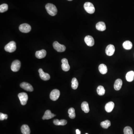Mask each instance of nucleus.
I'll return each instance as SVG.
<instances>
[{
    "label": "nucleus",
    "mask_w": 134,
    "mask_h": 134,
    "mask_svg": "<svg viewBox=\"0 0 134 134\" xmlns=\"http://www.w3.org/2000/svg\"><path fill=\"white\" fill-rule=\"evenodd\" d=\"M45 7L48 13L51 16H55L57 13V8L54 5L51 3H47Z\"/></svg>",
    "instance_id": "nucleus-1"
},
{
    "label": "nucleus",
    "mask_w": 134,
    "mask_h": 134,
    "mask_svg": "<svg viewBox=\"0 0 134 134\" xmlns=\"http://www.w3.org/2000/svg\"><path fill=\"white\" fill-rule=\"evenodd\" d=\"M17 49L16 44L15 42L11 41L5 47V50L7 52L9 53H12L16 50Z\"/></svg>",
    "instance_id": "nucleus-2"
},
{
    "label": "nucleus",
    "mask_w": 134,
    "mask_h": 134,
    "mask_svg": "<svg viewBox=\"0 0 134 134\" xmlns=\"http://www.w3.org/2000/svg\"><path fill=\"white\" fill-rule=\"evenodd\" d=\"M84 8L86 12L89 14H93L95 12V8L92 3L89 2L85 3Z\"/></svg>",
    "instance_id": "nucleus-3"
},
{
    "label": "nucleus",
    "mask_w": 134,
    "mask_h": 134,
    "mask_svg": "<svg viewBox=\"0 0 134 134\" xmlns=\"http://www.w3.org/2000/svg\"><path fill=\"white\" fill-rule=\"evenodd\" d=\"M18 98L20 100L22 105H25L28 100L27 94L25 92H21L18 95Z\"/></svg>",
    "instance_id": "nucleus-4"
},
{
    "label": "nucleus",
    "mask_w": 134,
    "mask_h": 134,
    "mask_svg": "<svg viewBox=\"0 0 134 134\" xmlns=\"http://www.w3.org/2000/svg\"><path fill=\"white\" fill-rule=\"evenodd\" d=\"M53 47L55 50L59 52H64L66 49L65 46L59 44L56 41L54 42L53 43Z\"/></svg>",
    "instance_id": "nucleus-5"
},
{
    "label": "nucleus",
    "mask_w": 134,
    "mask_h": 134,
    "mask_svg": "<svg viewBox=\"0 0 134 134\" xmlns=\"http://www.w3.org/2000/svg\"><path fill=\"white\" fill-rule=\"evenodd\" d=\"M19 30L20 31L23 33H28L31 30V26L26 23L21 24L19 27Z\"/></svg>",
    "instance_id": "nucleus-6"
},
{
    "label": "nucleus",
    "mask_w": 134,
    "mask_h": 134,
    "mask_svg": "<svg viewBox=\"0 0 134 134\" xmlns=\"http://www.w3.org/2000/svg\"><path fill=\"white\" fill-rule=\"evenodd\" d=\"M60 95V92L57 89L52 91L50 94V98L53 101H55L58 99Z\"/></svg>",
    "instance_id": "nucleus-7"
},
{
    "label": "nucleus",
    "mask_w": 134,
    "mask_h": 134,
    "mask_svg": "<svg viewBox=\"0 0 134 134\" xmlns=\"http://www.w3.org/2000/svg\"><path fill=\"white\" fill-rule=\"evenodd\" d=\"M21 66V62L18 60H15L12 63L11 69L12 71L17 72L20 69Z\"/></svg>",
    "instance_id": "nucleus-8"
},
{
    "label": "nucleus",
    "mask_w": 134,
    "mask_h": 134,
    "mask_svg": "<svg viewBox=\"0 0 134 134\" xmlns=\"http://www.w3.org/2000/svg\"><path fill=\"white\" fill-rule=\"evenodd\" d=\"M61 68L65 72L69 71L70 69V66L68 63V60L66 58L63 59L61 60Z\"/></svg>",
    "instance_id": "nucleus-9"
},
{
    "label": "nucleus",
    "mask_w": 134,
    "mask_h": 134,
    "mask_svg": "<svg viewBox=\"0 0 134 134\" xmlns=\"http://www.w3.org/2000/svg\"><path fill=\"white\" fill-rule=\"evenodd\" d=\"M115 48L114 46L112 44H110L106 47L105 53L108 56H111L114 54Z\"/></svg>",
    "instance_id": "nucleus-10"
},
{
    "label": "nucleus",
    "mask_w": 134,
    "mask_h": 134,
    "mask_svg": "<svg viewBox=\"0 0 134 134\" xmlns=\"http://www.w3.org/2000/svg\"><path fill=\"white\" fill-rule=\"evenodd\" d=\"M85 42L87 46L92 47L94 44V40L92 37L90 36H87L85 37L84 39Z\"/></svg>",
    "instance_id": "nucleus-11"
},
{
    "label": "nucleus",
    "mask_w": 134,
    "mask_h": 134,
    "mask_svg": "<svg viewBox=\"0 0 134 134\" xmlns=\"http://www.w3.org/2000/svg\"><path fill=\"white\" fill-rule=\"evenodd\" d=\"M20 86L25 90L29 92H32L34 90L33 87L31 85L25 82L22 83L20 84Z\"/></svg>",
    "instance_id": "nucleus-12"
},
{
    "label": "nucleus",
    "mask_w": 134,
    "mask_h": 134,
    "mask_svg": "<svg viewBox=\"0 0 134 134\" xmlns=\"http://www.w3.org/2000/svg\"><path fill=\"white\" fill-rule=\"evenodd\" d=\"M38 72L40 74V76L42 79L44 80H48L50 79V75L48 73H45L42 69H40L38 70Z\"/></svg>",
    "instance_id": "nucleus-13"
},
{
    "label": "nucleus",
    "mask_w": 134,
    "mask_h": 134,
    "mask_svg": "<svg viewBox=\"0 0 134 134\" xmlns=\"http://www.w3.org/2000/svg\"><path fill=\"white\" fill-rule=\"evenodd\" d=\"M46 51L45 50H42L37 51L36 53V56L38 59L44 58L46 55Z\"/></svg>",
    "instance_id": "nucleus-14"
},
{
    "label": "nucleus",
    "mask_w": 134,
    "mask_h": 134,
    "mask_svg": "<svg viewBox=\"0 0 134 134\" xmlns=\"http://www.w3.org/2000/svg\"><path fill=\"white\" fill-rule=\"evenodd\" d=\"M55 116V114L51 113L50 110H47L45 112L42 118L43 120H49L51 118H53Z\"/></svg>",
    "instance_id": "nucleus-15"
},
{
    "label": "nucleus",
    "mask_w": 134,
    "mask_h": 134,
    "mask_svg": "<svg viewBox=\"0 0 134 134\" xmlns=\"http://www.w3.org/2000/svg\"><path fill=\"white\" fill-rule=\"evenodd\" d=\"M96 29L99 31H104L106 30V27L105 24L103 22H99L96 25Z\"/></svg>",
    "instance_id": "nucleus-16"
},
{
    "label": "nucleus",
    "mask_w": 134,
    "mask_h": 134,
    "mask_svg": "<svg viewBox=\"0 0 134 134\" xmlns=\"http://www.w3.org/2000/svg\"><path fill=\"white\" fill-rule=\"evenodd\" d=\"M114 107V104L113 102H110L107 103L105 105V111L107 113H110L113 109Z\"/></svg>",
    "instance_id": "nucleus-17"
},
{
    "label": "nucleus",
    "mask_w": 134,
    "mask_h": 134,
    "mask_svg": "<svg viewBox=\"0 0 134 134\" xmlns=\"http://www.w3.org/2000/svg\"><path fill=\"white\" fill-rule=\"evenodd\" d=\"M122 80L121 79H118L116 80L114 83V89L116 91L120 90L122 88Z\"/></svg>",
    "instance_id": "nucleus-18"
},
{
    "label": "nucleus",
    "mask_w": 134,
    "mask_h": 134,
    "mask_svg": "<svg viewBox=\"0 0 134 134\" xmlns=\"http://www.w3.org/2000/svg\"><path fill=\"white\" fill-rule=\"evenodd\" d=\"M21 131L22 133L23 134H30L31 132L29 126L26 124H24L22 126L21 128Z\"/></svg>",
    "instance_id": "nucleus-19"
},
{
    "label": "nucleus",
    "mask_w": 134,
    "mask_h": 134,
    "mask_svg": "<svg viewBox=\"0 0 134 134\" xmlns=\"http://www.w3.org/2000/svg\"><path fill=\"white\" fill-rule=\"evenodd\" d=\"M134 79V72L133 71L128 72L126 75V79L129 82L133 81Z\"/></svg>",
    "instance_id": "nucleus-20"
},
{
    "label": "nucleus",
    "mask_w": 134,
    "mask_h": 134,
    "mask_svg": "<svg viewBox=\"0 0 134 134\" xmlns=\"http://www.w3.org/2000/svg\"><path fill=\"white\" fill-rule=\"evenodd\" d=\"M81 109L86 113H89V109L88 103L86 101H84L81 104Z\"/></svg>",
    "instance_id": "nucleus-21"
},
{
    "label": "nucleus",
    "mask_w": 134,
    "mask_h": 134,
    "mask_svg": "<svg viewBox=\"0 0 134 134\" xmlns=\"http://www.w3.org/2000/svg\"><path fill=\"white\" fill-rule=\"evenodd\" d=\"M53 123L56 126H64L67 124V121L65 120H59L58 119H55L53 121Z\"/></svg>",
    "instance_id": "nucleus-22"
},
{
    "label": "nucleus",
    "mask_w": 134,
    "mask_h": 134,
    "mask_svg": "<svg viewBox=\"0 0 134 134\" xmlns=\"http://www.w3.org/2000/svg\"><path fill=\"white\" fill-rule=\"evenodd\" d=\"M99 70L102 74H105L107 72V66L104 64H101L99 66Z\"/></svg>",
    "instance_id": "nucleus-23"
},
{
    "label": "nucleus",
    "mask_w": 134,
    "mask_h": 134,
    "mask_svg": "<svg viewBox=\"0 0 134 134\" xmlns=\"http://www.w3.org/2000/svg\"><path fill=\"white\" fill-rule=\"evenodd\" d=\"M122 46L126 50H130L132 47V43L129 41H126L123 43Z\"/></svg>",
    "instance_id": "nucleus-24"
},
{
    "label": "nucleus",
    "mask_w": 134,
    "mask_h": 134,
    "mask_svg": "<svg viewBox=\"0 0 134 134\" xmlns=\"http://www.w3.org/2000/svg\"><path fill=\"white\" fill-rule=\"evenodd\" d=\"M97 92L98 95L100 96L104 95L105 93V89L102 86H99L97 88Z\"/></svg>",
    "instance_id": "nucleus-25"
},
{
    "label": "nucleus",
    "mask_w": 134,
    "mask_h": 134,
    "mask_svg": "<svg viewBox=\"0 0 134 134\" xmlns=\"http://www.w3.org/2000/svg\"><path fill=\"white\" fill-rule=\"evenodd\" d=\"M111 123V122L109 120H105V121L102 122L101 123V126L103 128L107 129L110 126Z\"/></svg>",
    "instance_id": "nucleus-26"
},
{
    "label": "nucleus",
    "mask_w": 134,
    "mask_h": 134,
    "mask_svg": "<svg viewBox=\"0 0 134 134\" xmlns=\"http://www.w3.org/2000/svg\"><path fill=\"white\" fill-rule=\"evenodd\" d=\"M69 117L71 119H74L76 117L75 110L73 108H70L68 110Z\"/></svg>",
    "instance_id": "nucleus-27"
},
{
    "label": "nucleus",
    "mask_w": 134,
    "mask_h": 134,
    "mask_svg": "<svg viewBox=\"0 0 134 134\" xmlns=\"http://www.w3.org/2000/svg\"><path fill=\"white\" fill-rule=\"evenodd\" d=\"M79 84L78 80L76 78H74L72 80V87L73 89H76L78 86Z\"/></svg>",
    "instance_id": "nucleus-28"
},
{
    "label": "nucleus",
    "mask_w": 134,
    "mask_h": 134,
    "mask_svg": "<svg viewBox=\"0 0 134 134\" xmlns=\"http://www.w3.org/2000/svg\"><path fill=\"white\" fill-rule=\"evenodd\" d=\"M124 134H133V131L131 127L127 126L124 129Z\"/></svg>",
    "instance_id": "nucleus-29"
},
{
    "label": "nucleus",
    "mask_w": 134,
    "mask_h": 134,
    "mask_svg": "<svg viewBox=\"0 0 134 134\" xmlns=\"http://www.w3.org/2000/svg\"><path fill=\"white\" fill-rule=\"evenodd\" d=\"M8 5L4 3L0 6V12L3 13L6 12L8 10Z\"/></svg>",
    "instance_id": "nucleus-30"
},
{
    "label": "nucleus",
    "mask_w": 134,
    "mask_h": 134,
    "mask_svg": "<svg viewBox=\"0 0 134 134\" xmlns=\"http://www.w3.org/2000/svg\"><path fill=\"white\" fill-rule=\"evenodd\" d=\"M7 118H8V116L6 114H4L2 113H0V120L1 121H2L5 119L6 120Z\"/></svg>",
    "instance_id": "nucleus-31"
},
{
    "label": "nucleus",
    "mask_w": 134,
    "mask_h": 134,
    "mask_svg": "<svg viewBox=\"0 0 134 134\" xmlns=\"http://www.w3.org/2000/svg\"><path fill=\"white\" fill-rule=\"evenodd\" d=\"M76 134H81V132L80 131L79 129H77L76 130Z\"/></svg>",
    "instance_id": "nucleus-32"
},
{
    "label": "nucleus",
    "mask_w": 134,
    "mask_h": 134,
    "mask_svg": "<svg viewBox=\"0 0 134 134\" xmlns=\"http://www.w3.org/2000/svg\"><path fill=\"white\" fill-rule=\"evenodd\" d=\"M69 0V1H72V0Z\"/></svg>",
    "instance_id": "nucleus-33"
},
{
    "label": "nucleus",
    "mask_w": 134,
    "mask_h": 134,
    "mask_svg": "<svg viewBox=\"0 0 134 134\" xmlns=\"http://www.w3.org/2000/svg\"><path fill=\"white\" fill-rule=\"evenodd\" d=\"M88 134V133H86V134Z\"/></svg>",
    "instance_id": "nucleus-34"
}]
</instances>
